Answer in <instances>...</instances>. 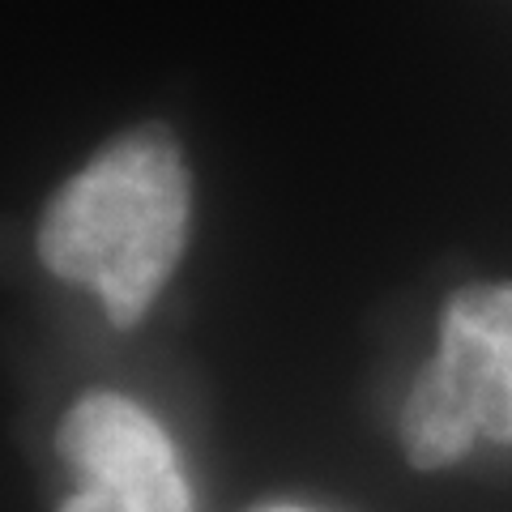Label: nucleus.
<instances>
[{
	"instance_id": "obj_1",
	"label": "nucleus",
	"mask_w": 512,
	"mask_h": 512,
	"mask_svg": "<svg viewBox=\"0 0 512 512\" xmlns=\"http://www.w3.org/2000/svg\"><path fill=\"white\" fill-rule=\"evenodd\" d=\"M188 171L163 128L107 146L43 214L39 256L56 278L90 286L111 325H137L188 244Z\"/></svg>"
},
{
	"instance_id": "obj_4",
	"label": "nucleus",
	"mask_w": 512,
	"mask_h": 512,
	"mask_svg": "<svg viewBox=\"0 0 512 512\" xmlns=\"http://www.w3.org/2000/svg\"><path fill=\"white\" fill-rule=\"evenodd\" d=\"M261 512H303V508H291V504H278V508H261Z\"/></svg>"
},
{
	"instance_id": "obj_3",
	"label": "nucleus",
	"mask_w": 512,
	"mask_h": 512,
	"mask_svg": "<svg viewBox=\"0 0 512 512\" xmlns=\"http://www.w3.org/2000/svg\"><path fill=\"white\" fill-rule=\"evenodd\" d=\"M56 448L77 474L60 512H192L175 444L120 393H86L64 414Z\"/></svg>"
},
{
	"instance_id": "obj_2",
	"label": "nucleus",
	"mask_w": 512,
	"mask_h": 512,
	"mask_svg": "<svg viewBox=\"0 0 512 512\" xmlns=\"http://www.w3.org/2000/svg\"><path fill=\"white\" fill-rule=\"evenodd\" d=\"M474 440L512 444V286L448 299L440 346L402 406V444L419 470L453 466Z\"/></svg>"
}]
</instances>
